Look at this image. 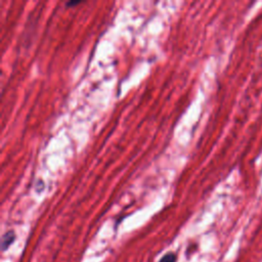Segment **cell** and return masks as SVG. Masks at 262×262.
<instances>
[{
  "mask_svg": "<svg viewBox=\"0 0 262 262\" xmlns=\"http://www.w3.org/2000/svg\"><path fill=\"white\" fill-rule=\"evenodd\" d=\"M176 261H177V256H176V254H174L172 252H169V253L165 254L159 260V262H176Z\"/></svg>",
  "mask_w": 262,
  "mask_h": 262,
  "instance_id": "obj_2",
  "label": "cell"
},
{
  "mask_svg": "<svg viewBox=\"0 0 262 262\" xmlns=\"http://www.w3.org/2000/svg\"><path fill=\"white\" fill-rule=\"evenodd\" d=\"M79 2H70V3H68V5H76V4H78Z\"/></svg>",
  "mask_w": 262,
  "mask_h": 262,
  "instance_id": "obj_3",
  "label": "cell"
},
{
  "mask_svg": "<svg viewBox=\"0 0 262 262\" xmlns=\"http://www.w3.org/2000/svg\"><path fill=\"white\" fill-rule=\"evenodd\" d=\"M15 239V234L13 231H7L2 235V239H1V249L2 251H5L6 249H8V247L14 242Z\"/></svg>",
  "mask_w": 262,
  "mask_h": 262,
  "instance_id": "obj_1",
  "label": "cell"
}]
</instances>
